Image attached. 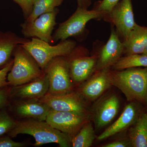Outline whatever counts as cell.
<instances>
[{"instance_id":"cell-1","label":"cell","mask_w":147,"mask_h":147,"mask_svg":"<svg viewBox=\"0 0 147 147\" xmlns=\"http://www.w3.org/2000/svg\"><path fill=\"white\" fill-rule=\"evenodd\" d=\"M112 86L123 93L129 102L147 105V67L110 70Z\"/></svg>"},{"instance_id":"cell-2","label":"cell","mask_w":147,"mask_h":147,"mask_svg":"<svg viewBox=\"0 0 147 147\" xmlns=\"http://www.w3.org/2000/svg\"><path fill=\"white\" fill-rule=\"evenodd\" d=\"M9 132V136L13 137L21 134L31 135L35 140V146L49 143H56L61 147L71 146L69 135L54 128L45 121L29 120L17 123Z\"/></svg>"},{"instance_id":"cell-3","label":"cell","mask_w":147,"mask_h":147,"mask_svg":"<svg viewBox=\"0 0 147 147\" xmlns=\"http://www.w3.org/2000/svg\"><path fill=\"white\" fill-rule=\"evenodd\" d=\"M21 45L31 55L40 68L44 69L54 58L69 55L76 47V43L66 39L57 45H51L42 40L32 38Z\"/></svg>"},{"instance_id":"cell-4","label":"cell","mask_w":147,"mask_h":147,"mask_svg":"<svg viewBox=\"0 0 147 147\" xmlns=\"http://www.w3.org/2000/svg\"><path fill=\"white\" fill-rule=\"evenodd\" d=\"M28 52L19 45L14 54L13 65L7 74L8 83L22 86L43 76L42 70Z\"/></svg>"},{"instance_id":"cell-5","label":"cell","mask_w":147,"mask_h":147,"mask_svg":"<svg viewBox=\"0 0 147 147\" xmlns=\"http://www.w3.org/2000/svg\"><path fill=\"white\" fill-rule=\"evenodd\" d=\"M105 14L96 9L77 7L74 13L67 20L60 24L53 36L54 41L65 40L71 36H76L84 31L89 21L94 19L103 18Z\"/></svg>"},{"instance_id":"cell-6","label":"cell","mask_w":147,"mask_h":147,"mask_svg":"<svg viewBox=\"0 0 147 147\" xmlns=\"http://www.w3.org/2000/svg\"><path fill=\"white\" fill-rule=\"evenodd\" d=\"M65 57L54 58L44 69L49 80L48 93L51 94H63L71 91L72 84L69 61Z\"/></svg>"},{"instance_id":"cell-7","label":"cell","mask_w":147,"mask_h":147,"mask_svg":"<svg viewBox=\"0 0 147 147\" xmlns=\"http://www.w3.org/2000/svg\"><path fill=\"white\" fill-rule=\"evenodd\" d=\"M103 18L115 26L117 34L123 41L137 24L134 21L131 0L120 1Z\"/></svg>"},{"instance_id":"cell-8","label":"cell","mask_w":147,"mask_h":147,"mask_svg":"<svg viewBox=\"0 0 147 147\" xmlns=\"http://www.w3.org/2000/svg\"><path fill=\"white\" fill-rule=\"evenodd\" d=\"M58 11L43 13L31 22H25L21 25L22 32L24 37L36 38L53 43L52 33L57 24L56 19Z\"/></svg>"},{"instance_id":"cell-9","label":"cell","mask_w":147,"mask_h":147,"mask_svg":"<svg viewBox=\"0 0 147 147\" xmlns=\"http://www.w3.org/2000/svg\"><path fill=\"white\" fill-rule=\"evenodd\" d=\"M88 119L86 113L51 110L45 121L54 128L70 136L76 134Z\"/></svg>"},{"instance_id":"cell-10","label":"cell","mask_w":147,"mask_h":147,"mask_svg":"<svg viewBox=\"0 0 147 147\" xmlns=\"http://www.w3.org/2000/svg\"><path fill=\"white\" fill-rule=\"evenodd\" d=\"M39 99L53 110L86 113V108L82 98L74 93L57 95L47 93Z\"/></svg>"},{"instance_id":"cell-11","label":"cell","mask_w":147,"mask_h":147,"mask_svg":"<svg viewBox=\"0 0 147 147\" xmlns=\"http://www.w3.org/2000/svg\"><path fill=\"white\" fill-rule=\"evenodd\" d=\"M142 105L135 101L130 102L118 119L98 136V140H104L131 127L144 113Z\"/></svg>"},{"instance_id":"cell-12","label":"cell","mask_w":147,"mask_h":147,"mask_svg":"<svg viewBox=\"0 0 147 147\" xmlns=\"http://www.w3.org/2000/svg\"><path fill=\"white\" fill-rule=\"evenodd\" d=\"M123 42L114 28L111 29L109 39L98 56L95 71L103 69L111 68L123 54Z\"/></svg>"},{"instance_id":"cell-13","label":"cell","mask_w":147,"mask_h":147,"mask_svg":"<svg viewBox=\"0 0 147 147\" xmlns=\"http://www.w3.org/2000/svg\"><path fill=\"white\" fill-rule=\"evenodd\" d=\"M119 106L118 98L115 94H108L99 100L94 110L96 128L100 129L110 123L118 113Z\"/></svg>"},{"instance_id":"cell-14","label":"cell","mask_w":147,"mask_h":147,"mask_svg":"<svg viewBox=\"0 0 147 147\" xmlns=\"http://www.w3.org/2000/svg\"><path fill=\"white\" fill-rule=\"evenodd\" d=\"M110 68L95 71L81 88V93L88 100H94L102 95L111 86Z\"/></svg>"},{"instance_id":"cell-15","label":"cell","mask_w":147,"mask_h":147,"mask_svg":"<svg viewBox=\"0 0 147 147\" xmlns=\"http://www.w3.org/2000/svg\"><path fill=\"white\" fill-rule=\"evenodd\" d=\"M98 56L77 57L69 61L70 76L74 82H84L95 72Z\"/></svg>"},{"instance_id":"cell-16","label":"cell","mask_w":147,"mask_h":147,"mask_svg":"<svg viewBox=\"0 0 147 147\" xmlns=\"http://www.w3.org/2000/svg\"><path fill=\"white\" fill-rule=\"evenodd\" d=\"M123 42L125 56L142 55L147 45V27L136 24Z\"/></svg>"},{"instance_id":"cell-17","label":"cell","mask_w":147,"mask_h":147,"mask_svg":"<svg viewBox=\"0 0 147 147\" xmlns=\"http://www.w3.org/2000/svg\"><path fill=\"white\" fill-rule=\"evenodd\" d=\"M49 89V80L45 74L41 77L34 79L31 83L19 87L15 93L19 97L39 99L48 93Z\"/></svg>"},{"instance_id":"cell-18","label":"cell","mask_w":147,"mask_h":147,"mask_svg":"<svg viewBox=\"0 0 147 147\" xmlns=\"http://www.w3.org/2000/svg\"><path fill=\"white\" fill-rule=\"evenodd\" d=\"M51 110L48 105L40 101L23 102L18 105L16 108V112L19 115L41 121L46 120Z\"/></svg>"},{"instance_id":"cell-19","label":"cell","mask_w":147,"mask_h":147,"mask_svg":"<svg viewBox=\"0 0 147 147\" xmlns=\"http://www.w3.org/2000/svg\"><path fill=\"white\" fill-rule=\"evenodd\" d=\"M131 147H147V115L144 113L129 130Z\"/></svg>"},{"instance_id":"cell-20","label":"cell","mask_w":147,"mask_h":147,"mask_svg":"<svg viewBox=\"0 0 147 147\" xmlns=\"http://www.w3.org/2000/svg\"><path fill=\"white\" fill-rule=\"evenodd\" d=\"M29 40L28 38L16 36L0 38V66L8 61L15 47Z\"/></svg>"},{"instance_id":"cell-21","label":"cell","mask_w":147,"mask_h":147,"mask_svg":"<svg viewBox=\"0 0 147 147\" xmlns=\"http://www.w3.org/2000/svg\"><path fill=\"white\" fill-rule=\"evenodd\" d=\"M95 135L91 123L87 122L81 129L78 133L71 140L73 147H89L94 141Z\"/></svg>"},{"instance_id":"cell-22","label":"cell","mask_w":147,"mask_h":147,"mask_svg":"<svg viewBox=\"0 0 147 147\" xmlns=\"http://www.w3.org/2000/svg\"><path fill=\"white\" fill-rule=\"evenodd\" d=\"M63 1V0H34L31 13L25 22H31L43 13L54 11Z\"/></svg>"},{"instance_id":"cell-23","label":"cell","mask_w":147,"mask_h":147,"mask_svg":"<svg viewBox=\"0 0 147 147\" xmlns=\"http://www.w3.org/2000/svg\"><path fill=\"white\" fill-rule=\"evenodd\" d=\"M114 70L133 67H147V55H136L121 57L112 67Z\"/></svg>"},{"instance_id":"cell-24","label":"cell","mask_w":147,"mask_h":147,"mask_svg":"<svg viewBox=\"0 0 147 147\" xmlns=\"http://www.w3.org/2000/svg\"><path fill=\"white\" fill-rule=\"evenodd\" d=\"M16 123L7 113L0 111V136L9 132L16 126Z\"/></svg>"},{"instance_id":"cell-25","label":"cell","mask_w":147,"mask_h":147,"mask_svg":"<svg viewBox=\"0 0 147 147\" xmlns=\"http://www.w3.org/2000/svg\"><path fill=\"white\" fill-rule=\"evenodd\" d=\"M120 1V0H102L98 2L94 9L103 12L105 15L110 12Z\"/></svg>"},{"instance_id":"cell-26","label":"cell","mask_w":147,"mask_h":147,"mask_svg":"<svg viewBox=\"0 0 147 147\" xmlns=\"http://www.w3.org/2000/svg\"><path fill=\"white\" fill-rule=\"evenodd\" d=\"M21 7L25 18H27L31 13L34 0H13Z\"/></svg>"},{"instance_id":"cell-27","label":"cell","mask_w":147,"mask_h":147,"mask_svg":"<svg viewBox=\"0 0 147 147\" xmlns=\"http://www.w3.org/2000/svg\"><path fill=\"white\" fill-rule=\"evenodd\" d=\"M25 146L24 143L15 142L9 137H0V147H23Z\"/></svg>"},{"instance_id":"cell-28","label":"cell","mask_w":147,"mask_h":147,"mask_svg":"<svg viewBox=\"0 0 147 147\" xmlns=\"http://www.w3.org/2000/svg\"><path fill=\"white\" fill-rule=\"evenodd\" d=\"M13 63V61H11L7 64L3 68L0 69V88L9 84L6 82V77L9 71L12 67Z\"/></svg>"},{"instance_id":"cell-29","label":"cell","mask_w":147,"mask_h":147,"mask_svg":"<svg viewBox=\"0 0 147 147\" xmlns=\"http://www.w3.org/2000/svg\"><path fill=\"white\" fill-rule=\"evenodd\" d=\"M102 147H131V144L128 138L127 139H119L113 141L106 144L103 145Z\"/></svg>"},{"instance_id":"cell-30","label":"cell","mask_w":147,"mask_h":147,"mask_svg":"<svg viewBox=\"0 0 147 147\" xmlns=\"http://www.w3.org/2000/svg\"><path fill=\"white\" fill-rule=\"evenodd\" d=\"M78 7L88 9L92 3V0H77Z\"/></svg>"},{"instance_id":"cell-31","label":"cell","mask_w":147,"mask_h":147,"mask_svg":"<svg viewBox=\"0 0 147 147\" xmlns=\"http://www.w3.org/2000/svg\"><path fill=\"white\" fill-rule=\"evenodd\" d=\"M7 99V96L4 91L0 90V108L5 105Z\"/></svg>"},{"instance_id":"cell-32","label":"cell","mask_w":147,"mask_h":147,"mask_svg":"<svg viewBox=\"0 0 147 147\" xmlns=\"http://www.w3.org/2000/svg\"><path fill=\"white\" fill-rule=\"evenodd\" d=\"M142 55H147V45L146 47V48H145V50L144 51V53H143V54H142Z\"/></svg>"},{"instance_id":"cell-33","label":"cell","mask_w":147,"mask_h":147,"mask_svg":"<svg viewBox=\"0 0 147 147\" xmlns=\"http://www.w3.org/2000/svg\"><path fill=\"white\" fill-rule=\"evenodd\" d=\"M146 113V114H147V112Z\"/></svg>"}]
</instances>
